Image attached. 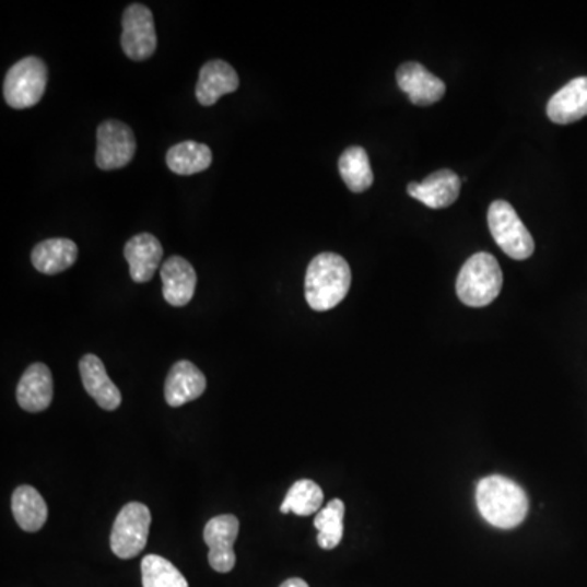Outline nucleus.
<instances>
[{"label":"nucleus","instance_id":"1","mask_svg":"<svg viewBox=\"0 0 587 587\" xmlns=\"http://www.w3.org/2000/svg\"><path fill=\"white\" fill-rule=\"evenodd\" d=\"M477 506L491 526L509 530L520 526L529 514V496L513 480L491 476L477 485Z\"/></svg>","mask_w":587,"mask_h":587},{"label":"nucleus","instance_id":"2","mask_svg":"<svg viewBox=\"0 0 587 587\" xmlns=\"http://www.w3.org/2000/svg\"><path fill=\"white\" fill-rule=\"evenodd\" d=\"M351 287V268L341 255L320 254L305 274V301L317 312L337 307Z\"/></svg>","mask_w":587,"mask_h":587},{"label":"nucleus","instance_id":"3","mask_svg":"<svg viewBox=\"0 0 587 587\" xmlns=\"http://www.w3.org/2000/svg\"><path fill=\"white\" fill-rule=\"evenodd\" d=\"M503 271L493 255H472L457 278V295L469 307H486L501 293Z\"/></svg>","mask_w":587,"mask_h":587},{"label":"nucleus","instance_id":"4","mask_svg":"<svg viewBox=\"0 0 587 587\" xmlns=\"http://www.w3.org/2000/svg\"><path fill=\"white\" fill-rule=\"evenodd\" d=\"M489 225L494 242L507 257L513 260H527L532 257L536 250L532 235L509 202L503 199L491 202Z\"/></svg>","mask_w":587,"mask_h":587},{"label":"nucleus","instance_id":"5","mask_svg":"<svg viewBox=\"0 0 587 587\" xmlns=\"http://www.w3.org/2000/svg\"><path fill=\"white\" fill-rule=\"evenodd\" d=\"M48 84V69L35 56L20 59L7 72L3 81V98L15 109L32 108L43 98Z\"/></svg>","mask_w":587,"mask_h":587},{"label":"nucleus","instance_id":"6","mask_svg":"<svg viewBox=\"0 0 587 587\" xmlns=\"http://www.w3.org/2000/svg\"><path fill=\"white\" fill-rule=\"evenodd\" d=\"M151 510L145 504L132 501L126 504L113 524L109 547L118 559L131 560L148 545L151 530Z\"/></svg>","mask_w":587,"mask_h":587},{"label":"nucleus","instance_id":"7","mask_svg":"<svg viewBox=\"0 0 587 587\" xmlns=\"http://www.w3.org/2000/svg\"><path fill=\"white\" fill-rule=\"evenodd\" d=\"M121 48L132 61H145L157 49L154 15L142 3H131L122 15Z\"/></svg>","mask_w":587,"mask_h":587},{"label":"nucleus","instance_id":"8","mask_svg":"<svg viewBox=\"0 0 587 587\" xmlns=\"http://www.w3.org/2000/svg\"><path fill=\"white\" fill-rule=\"evenodd\" d=\"M136 138L132 129L118 119L103 121L97 129V162L102 171H118L134 159Z\"/></svg>","mask_w":587,"mask_h":587},{"label":"nucleus","instance_id":"9","mask_svg":"<svg viewBox=\"0 0 587 587\" xmlns=\"http://www.w3.org/2000/svg\"><path fill=\"white\" fill-rule=\"evenodd\" d=\"M240 523L234 514L212 517L204 527V542L209 547V565L214 572L231 573L234 570V543L237 540Z\"/></svg>","mask_w":587,"mask_h":587},{"label":"nucleus","instance_id":"10","mask_svg":"<svg viewBox=\"0 0 587 587\" xmlns=\"http://www.w3.org/2000/svg\"><path fill=\"white\" fill-rule=\"evenodd\" d=\"M397 82L400 91H403L410 102L418 106L434 105L446 94V84L431 74L420 62H404L400 66Z\"/></svg>","mask_w":587,"mask_h":587},{"label":"nucleus","instance_id":"11","mask_svg":"<svg viewBox=\"0 0 587 587\" xmlns=\"http://www.w3.org/2000/svg\"><path fill=\"white\" fill-rule=\"evenodd\" d=\"M125 258L129 263V274L134 283H148L154 278L164 258V248L155 235L139 234L129 238L125 247Z\"/></svg>","mask_w":587,"mask_h":587},{"label":"nucleus","instance_id":"12","mask_svg":"<svg viewBox=\"0 0 587 587\" xmlns=\"http://www.w3.org/2000/svg\"><path fill=\"white\" fill-rule=\"evenodd\" d=\"M55 395V383L49 367L43 363H35L23 373L16 386V401L20 408L28 413H39L51 404Z\"/></svg>","mask_w":587,"mask_h":587},{"label":"nucleus","instance_id":"13","mask_svg":"<svg viewBox=\"0 0 587 587\" xmlns=\"http://www.w3.org/2000/svg\"><path fill=\"white\" fill-rule=\"evenodd\" d=\"M460 187H462V181L459 175L444 168V171L434 172L421 184L408 185V195L423 202L427 208L444 209L457 201Z\"/></svg>","mask_w":587,"mask_h":587},{"label":"nucleus","instance_id":"14","mask_svg":"<svg viewBox=\"0 0 587 587\" xmlns=\"http://www.w3.org/2000/svg\"><path fill=\"white\" fill-rule=\"evenodd\" d=\"M240 81L237 72L228 62L214 59L206 62L199 71L196 84V98L202 106H211L219 102L222 95L237 91Z\"/></svg>","mask_w":587,"mask_h":587},{"label":"nucleus","instance_id":"15","mask_svg":"<svg viewBox=\"0 0 587 587\" xmlns=\"http://www.w3.org/2000/svg\"><path fill=\"white\" fill-rule=\"evenodd\" d=\"M206 390V377L190 361H178L172 366L165 383V400L178 408L198 400Z\"/></svg>","mask_w":587,"mask_h":587},{"label":"nucleus","instance_id":"16","mask_svg":"<svg viewBox=\"0 0 587 587\" xmlns=\"http://www.w3.org/2000/svg\"><path fill=\"white\" fill-rule=\"evenodd\" d=\"M82 384L95 403L106 411H115L121 404V391L109 379L105 364L95 354H85L79 363Z\"/></svg>","mask_w":587,"mask_h":587},{"label":"nucleus","instance_id":"17","mask_svg":"<svg viewBox=\"0 0 587 587\" xmlns=\"http://www.w3.org/2000/svg\"><path fill=\"white\" fill-rule=\"evenodd\" d=\"M164 297L174 307H185L193 298L196 283L195 268L181 257H172L161 268Z\"/></svg>","mask_w":587,"mask_h":587},{"label":"nucleus","instance_id":"18","mask_svg":"<svg viewBox=\"0 0 587 587\" xmlns=\"http://www.w3.org/2000/svg\"><path fill=\"white\" fill-rule=\"evenodd\" d=\"M547 115L556 125H572L587 116V78H576L556 92L547 105Z\"/></svg>","mask_w":587,"mask_h":587},{"label":"nucleus","instance_id":"19","mask_svg":"<svg viewBox=\"0 0 587 587\" xmlns=\"http://www.w3.org/2000/svg\"><path fill=\"white\" fill-rule=\"evenodd\" d=\"M79 248L69 238H49L39 242L32 251V263L39 273L58 274L78 261Z\"/></svg>","mask_w":587,"mask_h":587},{"label":"nucleus","instance_id":"20","mask_svg":"<svg viewBox=\"0 0 587 587\" xmlns=\"http://www.w3.org/2000/svg\"><path fill=\"white\" fill-rule=\"evenodd\" d=\"M12 514L20 529L38 532L48 520V504L33 486H19L12 494Z\"/></svg>","mask_w":587,"mask_h":587},{"label":"nucleus","instance_id":"21","mask_svg":"<svg viewBox=\"0 0 587 587\" xmlns=\"http://www.w3.org/2000/svg\"><path fill=\"white\" fill-rule=\"evenodd\" d=\"M338 171L353 193H364L373 187V168H371L369 155L363 148H357V145L348 148L338 161Z\"/></svg>","mask_w":587,"mask_h":587},{"label":"nucleus","instance_id":"22","mask_svg":"<svg viewBox=\"0 0 587 587\" xmlns=\"http://www.w3.org/2000/svg\"><path fill=\"white\" fill-rule=\"evenodd\" d=\"M212 164L211 149L201 142L185 141L174 145L167 154V165L174 174L188 175L201 174L208 171Z\"/></svg>","mask_w":587,"mask_h":587},{"label":"nucleus","instance_id":"23","mask_svg":"<svg viewBox=\"0 0 587 587\" xmlns=\"http://www.w3.org/2000/svg\"><path fill=\"white\" fill-rule=\"evenodd\" d=\"M324 491L317 483L312 480H298L284 497L281 504V513H293L295 516H312V514L320 513L324 507Z\"/></svg>","mask_w":587,"mask_h":587},{"label":"nucleus","instance_id":"24","mask_svg":"<svg viewBox=\"0 0 587 587\" xmlns=\"http://www.w3.org/2000/svg\"><path fill=\"white\" fill-rule=\"evenodd\" d=\"M344 503L331 500L320 513L315 516L314 526L318 530V545L324 550H333L340 545L344 533Z\"/></svg>","mask_w":587,"mask_h":587},{"label":"nucleus","instance_id":"25","mask_svg":"<svg viewBox=\"0 0 587 587\" xmlns=\"http://www.w3.org/2000/svg\"><path fill=\"white\" fill-rule=\"evenodd\" d=\"M142 587H190L180 570L164 556L148 555L141 563Z\"/></svg>","mask_w":587,"mask_h":587},{"label":"nucleus","instance_id":"26","mask_svg":"<svg viewBox=\"0 0 587 587\" xmlns=\"http://www.w3.org/2000/svg\"><path fill=\"white\" fill-rule=\"evenodd\" d=\"M280 587H308L307 583L301 578H291L284 582Z\"/></svg>","mask_w":587,"mask_h":587}]
</instances>
